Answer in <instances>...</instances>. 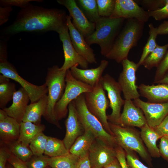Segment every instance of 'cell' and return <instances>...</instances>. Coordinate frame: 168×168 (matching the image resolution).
Returning a JSON list of instances; mask_svg holds the SVG:
<instances>
[{"mask_svg":"<svg viewBox=\"0 0 168 168\" xmlns=\"http://www.w3.org/2000/svg\"><path fill=\"white\" fill-rule=\"evenodd\" d=\"M45 128V126L42 124L22 121L20 123V135L17 141L29 146L32 140L39 134L43 132Z\"/></svg>","mask_w":168,"mask_h":168,"instance_id":"obj_26","label":"cell"},{"mask_svg":"<svg viewBox=\"0 0 168 168\" xmlns=\"http://www.w3.org/2000/svg\"><path fill=\"white\" fill-rule=\"evenodd\" d=\"M147 123L142 110L132 100H125L123 110L117 124L123 127L141 128Z\"/></svg>","mask_w":168,"mask_h":168,"instance_id":"obj_19","label":"cell"},{"mask_svg":"<svg viewBox=\"0 0 168 168\" xmlns=\"http://www.w3.org/2000/svg\"><path fill=\"white\" fill-rule=\"evenodd\" d=\"M10 152L4 147L0 149V168H6V162L10 154Z\"/></svg>","mask_w":168,"mask_h":168,"instance_id":"obj_48","label":"cell"},{"mask_svg":"<svg viewBox=\"0 0 168 168\" xmlns=\"http://www.w3.org/2000/svg\"><path fill=\"white\" fill-rule=\"evenodd\" d=\"M168 71V51H167L163 60L157 67L153 84L156 83L160 80Z\"/></svg>","mask_w":168,"mask_h":168,"instance_id":"obj_39","label":"cell"},{"mask_svg":"<svg viewBox=\"0 0 168 168\" xmlns=\"http://www.w3.org/2000/svg\"><path fill=\"white\" fill-rule=\"evenodd\" d=\"M67 15L62 9L45 8L30 3L21 9L14 22L4 28V32L13 35L23 32L54 31L58 34L67 26Z\"/></svg>","mask_w":168,"mask_h":168,"instance_id":"obj_1","label":"cell"},{"mask_svg":"<svg viewBox=\"0 0 168 168\" xmlns=\"http://www.w3.org/2000/svg\"><path fill=\"white\" fill-rule=\"evenodd\" d=\"M98 13L101 17H110L115 6V0H96Z\"/></svg>","mask_w":168,"mask_h":168,"instance_id":"obj_36","label":"cell"},{"mask_svg":"<svg viewBox=\"0 0 168 168\" xmlns=\"http://www.w3.org/2000/svg\"><path fill=\"white\" fill-rule=\"evenodd\" d=\"M58 4L65 7L72 23L85 38L92 34L95 30V23L90 21L78 6L75 0H58Z\"/></svg>","mask_w":168,"mask_h":168,"instance_id":"obj_13","label":"cell"},{"mask_svg":"<svg viewBox=\"0 0 168 168\" xmlns=\"http://www.w3.org/2000/svg\"><path fill=\"white\" fill-rule=\"evenodd\" d=\"M168 49V44L163 46L157 44L154 50L144 60L142 65L150 70L157 67L164 58Z\"/></svg>","mask_w":168,"mask_h":168,"instance_id":"obj_31","label":"cell"},{"mask_svg":"<svg viewBox=\"0 0 168 168\" xmlns=\"http://www.w3.org/2000/svg\"><path fill=\"white\" fill-rule=\"evenodd\" d=\"M88 155L91 168H103L116 158L115 148L96 139Z\"/></svg>","mask_w":168,"mask_h":168,"instance_id":"obj_14","label":"cell"},{"mask_svg":"<svg viewBox=\"0 0 168 168\" xmlns=\"http://www.w3.org/2000/svg\"><path fill=\"white\" fill-rule=\"evenodd\" d=\"M69 153L63 140L48 136L44 154L49 157H56L65 155Z\"/></svg>","mask_w":168,"mask_h":168,"instance_id":"obj_30","label":"cell"},{"mask_svg":"<svg viewBox=\"0 0 168 168\" xmlns=\"http://www.w3.org/2000/svg\"><path fill=\"white\" fill-rule=\"evenodd\" d=\"M12 105L2 109L9 116L15 119L20 123L25 114L26 109L30 101L27 91L21 87L14 93Z\"/></svg>","mask_w":168,"mask_h":168,"instance_id":"obj_22","label":"cell"},{"mask_svg":"<svg viewBox=\"0 0 168 168\" xmlns=\"http://www.w3.org/2000/svg\"><path fill=\"white\" fill-rule=\"evenodd\" d=\"M74 100L78 118L84 131L90 132L96 139L109 146L114 148L118 146L114 137L104 129L100 121L88 109L84 94Z\"/></svg>","mask_w":168,"mask_h":168,"instance_id":"obj_5","label":"cell"},{"mask_svg":"<svg viewBox=\"0 0 168 168\" xmlns=\"http://www.w3.org/2000/svg\"><path fill=\"white\" fill-rule=\"evenodd\" d=\"M103 168H121L120 164L116 158Z\"/></svg>","mask_w":168,"mask_h":168,"instance_id":"obj_52","label":"cell"},{"mask_svg":"<svg viewBox=\"0 0 168 168\" xmlns=\"http://www.w3.org/2000/svg\"><path fill=\"white\" fill-rule=\"evenodd\" d=\"M116 158L121 168H129L127 163L125 152L124 149L118 145L115 148Z\"/></svg>","mask_w":168,"mask_h":168,"instance_id":"obj_44","label":"cell"},{"mask_svg":"<svg viewBox=\"0 0 168 168\" xmlns=\"http://www.w3.org/2000/svg\"><path fill=\"white\" fill-rule=\"evenodd\" d=\"M15 84L10 81L9 78L0 74V108L3 109L12 100L16 91Z\"/></svg>","mask_w":168,"mask_h":168,"instance_id":"obj_28","label":"cell"},{"mask_svg":"<svg viewBox=\"0 0 168 168\" xmlns=\"http://www.w3.org/2000/svg\"><path fill=\"white\" fill-rule=\"evenodd\" d=\"M96 139L91 133L85 131L72 145L69 150V152L80 157L88 152Z\"/></svg>","mask_w":168,"mask_h":168,"instance_id":"obj_27","label":"cell"},{"mask_svg":"<svg viewBox=\"0 0 168 168\" xmlns=\"http://www.w3.org/2000/svg\"><path fill=\"white\" fill-rule=\"evenodd\" d=\"M7 48L6 44L1 41L0 44V62L7 60Z\"/></svg>","mask_w":168,"mask_h":168,"instance_id":"obj_50","label":"cell"},{"mask_svg":"<svg viewBox=\"0 0 168 168\" xmlns=\"http://www.w3.org/2000/svg\"><path fill=\"white\" fill-rule=\"evenodd\" d=\"M66 23L72 45L77 52L88 63H96L93 50L87 43L83 36L74 26L71 17L68 15Z\"/></svg>","mask_w":168,"mask_h":168,"instance_id":"obj_18","label":"cell"},{"mask_svg":"<svg viewBox=\"0 0 168 168\" xmlns=\"http://www.w3.org/2000/svg\"><path fill=\"white\" fill-rule=\"evenodd\" d=\"M140 1L142 4L147 8V11H155L166 5L165 0H143Z\"/></svg>","mask_w":168,"mask_h":168,"instance_id":"obj_41","label":"cell"},{"mask_svg":"<svg viewBox=\"0 0 168 168\" xmlns=\"http://www.w3.org/2000/svg\"></svg>","mask_w":168,"mask_h":168,"instance_id":"obj_56","label":"cell"},{"mask_svg":"<svg viewBox=\"0 0 168 168\" xmlns=\"http://www.w3.org/2000/svg\"><path fill=\"white\" fill-rule=\"evenodd\" d=\"M20 123L0 110V137L2 141L9 144L18 140L20 132Z\"/></svg>","mask_w":168,"mask_h":168,"instance_id":"obj_21","label":"cell"},{"mask_svg":"<svg viewBox=\"0 0 168 168\" xmlns=\"http://www.w3.org/2000/svg\"><path fill=\"white\" fill-rule=\"evenodd\" d=\"M165 135L168 136V132L167 133V134Z\"/></svg>","mask_w":168,"mask_h":168,"instance_id":"obj_55","label":"cell"},{"mask_svg":"<svg viewBox=\"0 0 168 168\" xmlns=\"http://www.w3.org/2000/svg\"><path fill=\"white\" fill-rule=\"evenodd\" d=\"M121 63L123 70L118 82L125 100H134L139 98L141 96L136 84V72L139 68L137 64L128 58L124 60Z\"/></svg>","mask_w":168,"mask_h":168,"instance_id":"obj_11","label":"cell"},{"mask_svg":"<svg viewBox=\"0 0 168 168\" xmlns=\"http://www.w3.org/2000/svg\"><path fill=\"white\" fill-rule=\"evenodd\" d=\"M48 136L43 132L37 135L31 142L29 147L35 156L43 155L46 147Z\"/></svg>","mask_w":168,"mask_h":168,"instance_id":"obj_35","label":"cell"},{"mask_svg":"<svg viewBox=\"0 0 168 168\" xmlns=\"http://www.w3.org/2000/svg\"><path fill=\"white\" fill-rule=\"evenodd\" d=\"M66 86L63 94L56 105L54 111L58 121L65 118L68 112L69 104L81 95L91 91L93 87L78 80L71 74L70 69L66 71Z\"/></svg>","mask_w":168,"mask_h":168,"instance_id":"obj_7","label":"cell"},{"mask_svg":"<svg viewBox=\"0 0 168 168\" xmlns=\"http://www.w3.org/2000/svg\"><path fill=\"white\" fill-rule=\"evenodd\" d=\"M0 73L20 84L28 93L30 103L36 102L48 92L45 83L38 86L30 83L21 76L14 67L7 60L0 62Z\"/></svg>","mask_w":168,"mask_h":168,"instance_id":"obj_10","label":"cell"},{"mask_svg":"<svg viewBox=\"0 0 168 168\" xmlns=\"http://www.w3.org/2000/svg\"><path fill=\"white\" fill-rule=\"evenodd\" d=\"M68 109V115L65 123L66 133L63 141L67 149L69 151L76 139L85 131L78 118L75 100L69 104Z\"/></svg>","mask_w":168,"mask_h":168,"instance_id":"obj_17","label":"cell"},{"mask_svg":"<svg viewBox=\"0 0 168 168\" xmlns=\"http://www.w3.org/2000/svg\"><path fill=\"white\" fill-rule=\"evenodd\" d=\"M138 89L140 96L147 98L148 102L163 103L168 101V84L150 85L141 83L138 86Z\"/></svg>","mask_w":168,"mask_h":168,"instance_id":"obj_23","label":"cell"},{"mask_svg":"<svg viewBox=\"0 0 168 168\" xmlns=\"http://www.w3.org/2000/svg\"><path fill=\"white\" fill-rule=\"evenodd\" d=\"M76 2L91 22L96 23L101 17L99 14L96 0H77Z\"/></svg>","mask_w":168,"mask_h":168,"instance_id":"obj_32","label":"cell"},{"mask_svg":"<svg viewBox=\"0 0 168 168\" xmlns=\"http://www.w3.org/2000/svg\"><path fill=\"white\" fill-rule=\"evenodd\" d=\"M153 128L161 138L165 135L168 132V114L158 125Z\"/></svg>","mask_w":168,"mask_h":168,"instance_id":"obj_45","label":"cell"},{"mask_svg":"<svg viewBox=\"0 0 168 168\" xmlns=\"http://www.w3.org/2000/svg\"><path fill=\"white\" fill-rule=\"evenodd\" d=\"M109 124L118 145L124 150L137 153L143 160L151 162V156L145 147L140 132L132 127H123L110 122Z\"/></svg>","mask_w":168,"mask_h":168,"instance_id":"obj_6","label":"cell"},{"mask_svg":"<svg viewBox=\"0 0 168 168\" xmlns=\"http://www.w3.org/2000/svg\"><path fill=\"white\" fill-rule=\"evenodd\" d=\"M124 150L125 152L127 163L129 168H149L140 161L135 152L128 149Z\"/></svg>","mask_w":168,"mask_h":168,"instance_id":"obj_38","label":"cell"},{"mask_svg":"<svg viewBox=\"0 0 168 168\" xmlns=\"http://www.w3.org/2000/svg\"><path fill=\"white\" fill-rule=\"evenodd\" d=\"M7 161L14 168H28L25 162L22 161L11 153Z\"/></svg>","mask_w":168,"mask_h":168,"instance_id":"obj_47","label":"cell"},{"mask_svg":"<svg viewBox=\"0 0 168 168\" xmlns=\"http://www.w3.org/2000/svg\"><path fill=\"white\" fill-rule=\"evenodd\" d=\"M12 10L11 7H0V26L4 24L8 21Z\"/></svg>","mask_w":168,"mask_h":168,"instance_id":"obj_46","label":"cell"},{"mask_svg":"<svg viewBox=\"0 0 168 168\" xmlns=\"http://www.w3.org/2000/svg\"><path fill=\"white\" fill-rule=\"evenodd\" d=\"M9 144L10 152L25 162L34 155L29 146L25 145L17 140Z\"/></svg>","mask_w":168,"mask_h":168,"instance_id":"obj_34","label":"cell"},{"mask_svg":"<svg viewBox=\"0 0 168 168\" xmlns=\"http://www.w3.org/2000/svg\"><path fill=\"white\" fill-rule=\"evenodd\" d=\"M79 158L70 152L66 155L48 158V166L51 168H76Z\"/></svg>","mask_w":168,"mask_h":168,"instance_id":"obj_29","label":"cell"},{"mask_svg":"<svg viewBox=\"0 0 168 168\" xmlns=\"http://www.w3.org/2000/svg\"><path fill=\"white\" fill-rule=\"evenodd\" d=\"M48 96H42L37 101L28 105L22 121H28L36 124H41V118L47 108Z\"/></svg>","mask_w":168,"mask_h":168,"instance_id":"obj_24","label":"cell"},{"mask_svg":"<svg viewBox=\"0 0 168 168\" xmlns=\"http://www.w3.org/2000/svg\"><path fill=\"white\" fill-rule=\"evenodd\" d=\"M148 27L149 28V36L147 43L143 48L140 59L137 63L138 67L142 65L145 58L154 50L157 44L156 42L158 35L157 27H154L152 23L148 25Z\"/></svg>","mask_w":168,"mask_h":168,"instance_id":"obj_33","label":"cell"},{"mask_svg":"<svg viewBox=\"0 0 168 168\" xmlns=\"http://www.w3.org/2000/svg\"><path fill=\"white\" fill-rule=\"evenodd\" d=\"M100 83L104 90L106 91L109 99V106L112 109L111 114L107 115L110 123L117 124L120 116L122 107L125 100L121 96L122 90L118 82L110 74L102 76Z\"/></svg>","mask_w":168,"mask_h":168,"instance_id":"obj_9","label":"cell"},{"mask_svg":"<svg viewBox=\"0 0 168 168\" xmlns=\"http://www.w3.org/2000/svg\"><path fill=\"white\" fill-rule=\"evenodd\" d=\"M158 35L168 34V21H165L157 27Z\"/></svg>","mask_w":168,"mask_h":168,"instance_id":"obj_51","label":"cell"},{"mask_svg":"<svg viewBox=\"0 0 168 168\" xmlns=\"http://www.w3.org/2000/svg\"><path fill=\"white\" fill-rule=\"evenodd\" d=\"M112 18L134 19L144 23L149 18L147 11L133 0H115L114 10L110 17Z\"/></svg>","mask_w":168,"mask_h":168,"instance_id":"obj_16","label":"cell"},{"mask_svg":"<svg viewBox=\"0 0 168 168\" xmlns=\"http://www.w3.org/2000/svg\"><path fill=\"white\" fill-rule=\"evenodd\" d=\"M157 84H168V72L165 74L163 77L157 82Z\"/></svg>","mask_w":168,"mask_h":168,"instance_id":"obj_53","label":"cell"},{"mask_svg":"<svg viewBox=\"0 0 168 168\" xmlns=\"http://www.w3.org/2000/svg\"><path fill=\"white\" fill-rule=\"evenodd\" d=\"M86 106L89 111L101 122L104 129L110 134H113L109 126L106 111L110 102L100 83L93 87L91 91L84 93Z\"/></svg>","mask_w":168,"mask_h":168,"instance_id":"obj_8","label":"cell"},{"mask_svg":"<svg viewBox=\"0 0 168 168\" xmlns=\"http://www.w3.org/2000/svg\"><path fill=\"white\" fill-rule=\"evenodd\" d=\"M149 17L155 20L160 21L168 18V4L157 10L147 11Z\"/></svg>","mask_w":168,"mask_h":168,"instance_id":"obj_42","label":"cell"},{"mask_svg":"<svg viewBox=\"0 0 168 168\" xmlns=\"http://www.w3.org/2000/svg\"><path fill=\"white\" fill-rule=\"evenodd\" d=\"M76 168H91L88 152L79 157Z\"/></svg>","mask_w":168,"mask_h":168,"instance_id":"obj_49","label":"cell"},{"mask_svg":"<svg viewBox=\"0 0 168 168\" xmlns=\"http://www.w3.org/2000/svg\"><path fill=\"white\" fill-rule=\"evenodd\" d=\"M133 102L142 110L147 124L151 127L157 126L168 114V101L152 103L144 101L138 98L134 100Z\"/></svg>","mask_w":168,"mask_h":168,"instance_id":"obj_15","label":"cell"},{"mask_svg":"<svg viewBox=\"0 0 168 168\" xmlns=\"http://www.w3.org/2000/svg\"><path fill=\"white\" fill-rule=\"evenodd\" d=\"M108 63V61L103 59L100 65L95 68L80 69L75 65L71 68L70 70L76 79L93 87L100 82L102 74Z\"/></svg>","mask_w":168,"mask_h":168,"instance_id":"obj_20","label":"cell"},{"mask_svg":"<svg viewBox=\"0 0 168 168\" xmlns=\"http://www.w3.org/2000/svg\"><path fill=\"white\" fill-rule=\"evenodd\" d=\"M58 34L62 43L64 58V63L60 69L67 71L74 66L78 65L82 69H87L88 63L74 47L67 25Z\"/></svg>","mask_w":168,"mask_h":168,"instance_id":"obj_12","label":"cell"},{"mask_svg":"<svg viewBox=\"0 0 168 168\" xmlns=\"http://www.w3.org/2000/svg\"><path fill=\"white\" fill-rule=\"evenodd\" d=\"M145 23L136 19H128L105 57L118 63L128 58L130 50L137 45L142 36Z\"/></svg>","mask_w":168,"mask_h":168,"instance_id":"obj_2","label":"cell"},{"mask_svg":"<svg viewBox=\"0 0 168 168\" xmlns=\"http://www.w3.org/2000/svg\"><path fill=\"white\" fill-rule=\"evenodd\" d=\"M67 71L61 70L57 65H54L48 69L45 78V83L48 93L47 108L43 116L48 122L59 128L60 126L56 117L54 109L64 91Z\"/></svg>","mask_w":168,"mask_h":168,"instance_id":"obj_4","label":"cell"},{"mask_svg":"<svg viewBox=\"0 0 168 168\" xmlns=\"http://www.w3.org/2000/svg\"><path fill=\"white\" fill-rule=\"evenodd\" d=\"M158 148L160 155L168 161V136L165 135L161 138Z\"/></svg>","mask_w":168,"mask_h":168,"instance_id":"obj_43","label":"cell"},{"mask_svg":"<svg viewBox=\"0 0 168 168\" xmlns=\"http://www.w3.org/2000/svg\"><path fill=\"white\" fill-rule=\"evenodd\" d=\"M125 19L101 17L95 23L94 32L85 38L89 45H99L100 53L105 57L111 50L116 38L123 28Z\"/></svg>","mask_w":168,"mask_h":168,"instance_id":"obj_3","label":"cell"},{"mask_svg":"<svg viewBox=\"0 0 168 168\" xmlns=\"http://www.w3.org/2000/svg\"><path fill=\"white\" fill-rule=\"evenodd\" d=\"M6 168H14L13 166L9 163L6 166Z\"/></svg>","mask_w":168,"mask_h":168,"instance_id":"obj_54","label":"cell"},{"mask_svg":"<svg viewBox=\"0 0 168 168\" xmlns=\"http://www.w3.org/2000/svg\"><path fill=\"white\" fill-rule=\"evenodd\" d=\"M43 1L41 0H1L0 4V6L2 7L14 6L22 9L29 5L31 2H41Z\"/></svg>","mask_w":168,"mask_h":168,"instance_id":"obj_40","label":"cell"},{"mask_svg":"<svg viewBox=\"0 0 168 168\" xmlns=\"http://www.w3.org/2000/svg\"><path fill=\"white\" fill-rule=\"evenodd\" d=\"M48 156L44 155H33L26 164L28 168H46L48 166Z\"/></svg>","mask_w":168,"mask_h":168,"instance_id":"obj_37","label":"cell"},{"mask_svg":"<svg viewBox=\"0 0 168 168\" xmlns=\"http://www.w3.org/2000/svg\"><path fill=\"white\" fill-rule=\"evenodd\" d=\"M140 128V133L141 138L149 154L152 157H159L161 155L156 142L161 137L153 128L150 127L147 123Z\"/></svg>","mask_w":168,"mask_h":168,"instance_id":"obj_25","label":"cell"}]
</instances>
